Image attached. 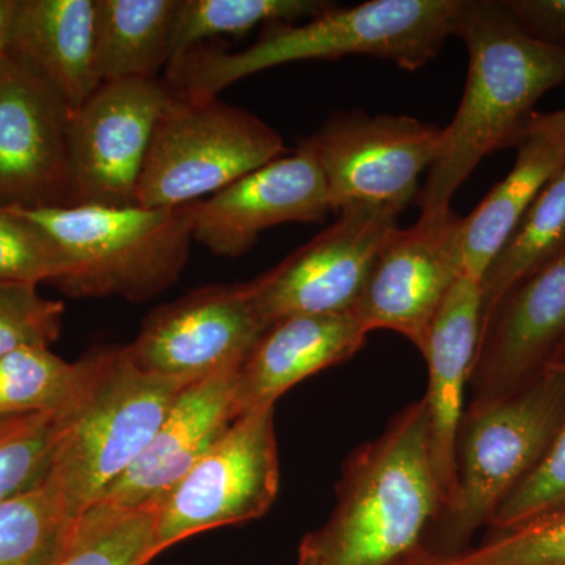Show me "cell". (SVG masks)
Returning <instances> with one entry per match:
<instances>
[{
	"mask_svg": "<svg viewBox=\"0 0 565 565\" xmlns=\"http://www.w3.org/2000/svg\"><path fill=\"white\" fill-rule=\"evenodd\" d=\"M452 35L463 41L468 73L441 150L416 195L422 214L451 210L482 159L514 147L546 92L565 82V46L535 39L494 0H462Z\"/></svg>",
	"mask_w": 565,
	"mask_h": 565,
	"instance_id": "1",
	"label": "cell"
},
{
	"mask_svg": "<svg viewBox=\"0 0 565 565\" xmlns=\"http://www.w3.org/2000/svg\"><path fill=\"white\" fill-rule=\"evenodd\" d=\"M444 508L419 399L345 462L332 515L305 537L297 565L399 564Z\"/></svg>",
	"mask_w": 565,
	"mask_h": 565,
	"instance_id": "2",
	"label": "cell"
},
{
	"mask_svg": "<svg viewBox=\"0 0 565 565\" xmlns=\"http://www.w3.org/2000/svg\"><path fill=\"white\" fill-rule=\"evenodd\" d=\"M462 0H371L334 6L302 24L275 22L247 50L225 52L202 44L167 66L174 93L215 98L236 82L277 66L364 55L418 71L452 35Z\"/></svg>",
	"mask_w": 565,
	"mask_h": 565,
	"instance_id": "3",
	"label": "cell"
},
{
	"mask_svg": "<svg viewBox=\"0 0 565 565\" xmlns=\"http://www.w3.org/2000/svg\"><path fill=\"white\" fill-rule=\"evenodd\" d=\"M81 364L73 392L54 412L50 470L76 516L128 471L182 390L192 384L147 373L126 345L96 349Z\"/></svg>",
	"mask_w": 565,
	"mask_h": 565,
	"instance_id": "4",
	"label": "cell"
},
{
	"mask_svg": "<svg viewBox=\"0 0 565 565\" xmlns=\"http://www.w3.org/2000/svg\"><path fill=\"white\" fill-rule=\"evenodd\" d=\"M17 210L61 248L66 270L54 286L71 297L143 302L174 285L191 255L193 203Z\"/></svg>",
	"mask_w": 565,
	"mask_h": 565,
	"instance_id": "5",
	"label": "cell"
},
{
	"mask_svg": "<svg viewBox=\"0 0 565 565\" xmlns=\"http://www.w3.org/2000/svg\"><path fill=\"white\" fill-rule=\"evenodd\" d=\"M564 416L565 370L556 364L512 392L473 397L457 434L455 493L434 523L449 544L492 522L541 462Z\"/></svg>",
	"mask_w": 565,
	"mask_h": 565,
	"instance_id": "6",
	"label": "cell"
},
{
	"mask_svg": "<svg viewBox=\"0 0 565 565\" xmlns=\"http://www.w3.org/2000/svg\"><path fill=\"white\" fill-rule=\"evenodd\" d=\"M286 152L280 132L252 111L217 96L193 98L172 90L152 136L137 204L202 202Z\"/></svg>",
	"mask_w": 565,
	"mask_h": 565,
	"instance_id": "7",
	"label": "cell"
},
{
	"mask_svg": "<svg viewBox=\"0 0 565 565\" xmlns=\"http://www.w3.org/2000/svg\"><path fill=\"white\" fill-rule=\"evenodd\" d=\"M444 128L407 115L334 111L303 143L313 152L330 210L353 206L404 211L419 178L433 169Z\"/></svg>",
	"mask_w": 565,
	"mask_h": 565,
	"instance_id": "8",
	"label": "cell"
},
{
	"mask_svg": "<svg viewBox=\"0 0 565 565\" xmlns=\"http://www.w3.org/2000/svg\"><path fill=\"white\" fill-rule=\"evenodd\" d=\"M275 407L237 416L156 511L158 553L182 539L259 519L280 487Z\"/></svg>",
	"mask_w": 565,
	"mask_h": 565,
	"instance_id": "9",
	"label": "cell"
},
{
	"mask_svg": "<svg viewBox=\"0 0 565 565\" xmlns=\"http://www.w3.org/2000/svg\"><path fill=\"white\" fill-rule=\"evenodd\" d=\"M172 98L166 81L103 82L68 125L70 206H132L156 126Z\"/></svg>",
	"mask_w": 565,
	"mask_h": 565,
	"instance_id": "10",
	"label": "cell"
},
{
	"mask_svg": "<svg viewBox=\"0 0 565 565\" xmlns=\"http://www.w3.org/2000/svg\"><path fill=\"white\" fill-rule=\"evenodd\" d=\"M403 211L353 206L274 269L247 282L267 327L303 315L351 313L390 233Z\"/></svg>",
	"mask_w": 565,
	"mask_h": 565,
	"instance_id": "11",
	"label": "cell"
},
{
	"mask_svg": "<svg viewBox=\"0 0 565 565\" xmlns=\"http://www.w3.org/2000/svg\"><path fill=\"white\" fill-rule=\"evenodd\" d=\"M463 275V217L422 214L394 230L375 255L352 313L367 333L392 330L423 352L446 297Z\"/></svg>",
	"mask_w": 565,
	"mask_h": 565,
	"instance_id": "12",
	"label": "cell"
},
{
	"mask_svg": "<svg viewBox=\"0 0 565 565\" xmlns=\"http://www.w3.org/2000/svg\"><path fill=\"white\" fill-rule=\"evenodd\" d=\"M266 329L247 282L211 285L156 308L126 349L147 373L195 382L241 370Z\"/></svg>",
	"mask_w": 565,
	"mask_h": 565,
	"instance_id": "13",
	"label": "cell"
},
{
	"mask_svg": "<svg viewBox=\"0 0 565 565\" xmlns=\"http://www.w3.org/2000/svg\"><path fill=\"white\" fill-rule=\"evenodd\" d=\"M71 114L50 84L0 58V206H70Z\"/></svg>",
	"mask_w": 565,
	"mask_h": 565,
	"instance_id": "14",
	"label": "cell"
},
{
	"mask_svg": "<svg viewBox=\"0 0 565 565\" xmlns=\"http://www.w3.org/2000/svg\"><path fill=\"white\" fill-rule=\"evenodd\" d=\"M329 212L321 170L300 140L296 150L193 203V241L214 255L239 258L266 230L322 222Z\"/></svg>",
	"mask_w": 565,
	"mask_h": 565,
	"instance_id": "15",
	"label": "cell"
},
{
	"mask_svg": "<svg viewBox=\"0 0 565 565\" xmlns=\"http://www.w3.org/2000/svg\"><path fill=\"white\" fill-rule=\"evenodd\" d=\"M565 343V243L523 278L481 329L471 367L473 397L525 385Z\"/></svg>",
	"mask_w": 565,
	"mask_h": 565,
	"instance_id": "16",
	"label": "cell"
},
{
	"mask_svg": "<svg viewBox=\"0 0 565 565\" xmlns=\"http://www.w3.org/2000/svg\"><path fill=\"white\" fill-rule=\"evenodd\" d=\"M237 373L225 371L185 386L136 462L96 504L156 509L237 416ZM95 505V504H93Z\"/></svg>",
	"mask_w": 565,
	"mask_h": 565,
	"instance_id": "17",
	"label": "cell"
},
{
	"mask_svg": "<svg viewBox=\"0 0 565 565\" xmlns=\"http://www.w3.org/2000/svg\"><path fill=\"white\" fill-rule=\"evenodd\" d=\"M481 310L482 281L463 274L438 311L422 352L429 373L423 401L445 508L456 489L457 434L465 412V386L470 385L481 340Z\"/></svg>",
	"mask_w": 565,
	"mask_h": 565,
	"instance_id": "18",
	"label": "cell"
},
{
	"mask_svg": "<svg viewBox=\"0 0 565 565\" xmlns=\"http://www.w3.org/2000/svg\"><path fill=\"white\" fill-rule=\"evenodd\" d=\"M367 334L352 311L291 316L274 322L237 373L241 414L275 407L292 386L355 355Z\"/></svg>",
	"mask_w": 565,
	"mask_h": 565,
	"instance_id": "19",
	"label": "cell"
},
{
	"mask_svg": "<svg viewBox=\"0 0 565 565\" xmlns=\"http://www.w3.org/2000/svg\"><path fill=\"white\" fill-rule=\"evenodd\" d=\"M7 55L77 110L103 84L95 58V0H20Z\"/></svg>",
	"mask_w": 565,
	"mask_h": 565,
	"instance_id": "20",
	"label": "cell"
},
{
	"mask_svg": "<svg viewBox=\"0 0 565 565\" xmlns=\"http://www.w3.org/2000/svg\"><path fill=\"white\" fill-rule=\"evenodd\" d=\"M516 147L511 172L463 217V274L475 280L484 281L527 207L565 166L564 148L542 137H525Z\"/></svg>",
	"mask_w": 565,
	"mask_h": 565,
	"instance_id": "21",
	"label": "cell"
},
{
	"mask_svg": "<svg viewBox=\"0 0 565 565\" xmlns=\"http://www.w3.org/2000/svg\"><path fill=\"white\" fill-rule=\"evenodd\" d=\"M178 0H95V58L103 82L156 79L169 66Z\"/></svg>",
	"mask_w": 565,
	"mask_h": 565,
	"instance_id": "22",
	"label": "cell"
},
{
	"mask_svg": "<svg viewBox=\"0 0 565 565\" xmlns=\"http://www.w3.org/2000/svg\"><path fill=\"white\" fill-rule=\"evenodd\" d=\"M565 243V166L527 207L482 281L481 329L494 308Z\"/></svg>",
	"mask_w": 565,
	"mask_h": 565,
	"instance_id": "23",
	"label": "cell"
},
{
	"mask_svg": "<svg viewBox=\"0 0 565 565\" xmlns=\"http://www.w3.org/2000/svg\"><path fill=\"white\" fill-rule=\"evenodd\" d=\"M76 520L47 473L40 484L0 503V565H51Z\"/></svg>",
	"mask_w": 565,
	"mask_h": 565,
	"instance_id": "24",
	"label": "cell"
},
{
	"mask_svg": "<svg viewBox=\"0 0 565 565\" xmlns=\"http://www.w3.org/2000/svg\"><path fill=\"white\" fill-rule=\"evenodd\" d=\"M334 6L322 0H178L170 63L204 41L245 35L275 22L310 21Z\"/></svg>",
	"mask_w": 565,
	"mask_h": 565,
	"instance_id": "25",
	"label": "cell"
},
{
	"mask_svg": "<svg viewBox=\"0 0 565 565\" xmlns=\"http://www.w3.org/2000/svg\"><path fill=\"white\" fill-rule=\"evenodd\" d=\"M158 555L154 509L95 504L77 516L51 565H145Z\"/></svg>",
	"mask_w": 565,
	"mask_h": 565,
	"instance_id": "26",
	"label": "cell"
},
{
	"mask_svg": "<svg viewBox=\"0 0 565 565\" xmlns=\"http://www.w3.org/2000/svg\"><path fill=\"white\" fill-rule=\"evenodd\" d=\"M81 360L70 363L50 348H22L0 359V414L57 412L81 375Z\"/></svg>",
	"mask_w": 565,
	"mask_h": 565,
	"instance_id": "27",
	"label": "cell"
},
{
	"mask_svg": "<svg viewBox=\"0 0 565 565\" xmlns=\"http://www.w3.org/2000/svg\"><path fill=\"white\" fill-rule=\"evenodd\" d=\"M54 446L55 423L51 412L0 419V503L46 478Z\"/></svg>",
	"mask_w": 565,
	"mask_h": 565,
	"instance_id": "28",
	"label": "cell"
},
{
	"mask_svg": "<svg viewBox=\"0 0 565 565\" xmlns=\"http://www.w3.org/2000/svg\"><path fill=\"white\" fill-rule=\"evenodd\" d=\"M422 565H565V508L503 531L471 552Z\"/></svg>",
	"mask_w": 565,
	"mask_h": 565,
	"instance_id": "29",
	"label": "cell"
},
{
	"mask_svg": "<svg viewBox=\"0 0 565 565\" xmlns=\"http://www.w3.org/2000/svg\"><path fill=\"white\" fill-rule=\"evenodd\" d=\"M66 262L61 248L17 207L0 206V282L61 280Z\"/></svg>",
	"mask_w": 565,
	"mask_h": 565,
	"instance_id": "30",
	"label": "cell"
},
{
	"mask_svg": "<svg viewBox=\"0 0 565 565\" xmlns=\"http://www.w3.org/2000/svg\"><path fill=\"white\" fill-rule=\"evenodd\" d=\"M65 305L39 285L0 282V359L22 348H50L62 332Z\"/></svg>",
	"mask_w": 565,
	"mask_h": 565,
	"instance_id": "31",
	"label": "cell"
},
{
	"mask_svg": "<svg viewBox=\"0 0 565 565\" xmlns=\"http://www.w3.org/2000/svg\"><path fill=\"white\" fill-rule=\"evenodd\" d=\"M556 364V363H550ZM561 366V364H556ZM565 508V416L541 462L494 512L490 525L498 531L520 525Z\"/></svg>",
	"mask_w": 565,
	"mask_h": 565,
	"instance_id": "32",
	"label": "cell"
},
{
	"mask_svg": "<svg viewBox=\"0 0 565 565\" xmlns=\"http://www.w3.org/2000/svg\"><path fill=\"white\" fill-rule=\"evenodd\" d=\"M504 6L535 39L565 46V0H504Z\"/></svg>",
	"mask_w": 565,
	"mask_h": 565,
	"instance_id": "33",
	"label": "cell"
},
{
	"mask_svg": "<svg viewBox=\"0 0 565 565\" xmlns=\"http://www.w3.org/2000/svg\"><path fill=\"white\" fill-rule=\"evenodd\" d=\"M542 137V139L559 145L565 150V109L550 114H534L519 134L514 147L525 137Z\"/></svg>",
	"mask_w": 565,
	"mask_h": 565,
	"instance_id": "34",
	"label": "cell"
},
{
	"mask_svg": "<svg viewBox=\"0 0 565 565\" xmlns=\"http://www.w3.org/2000/svg\"><path fill=\"white\" fill-rule=\"evenodd\" d=\"M18 6L20 0H0V58L6 57L9 51Z\"/></svg>",
	"mask_w": 565,
	"mask_h": 565,
	"instance_id": "35",
	"label": "cell"
},
{
	"mask_svg": "<svg viewBox=\"0 0 565 565\" xmlns=\"http://www.w3.org/2000/svg\"><path fill=\"white\" fill-rule=\"evenodd\" d=\"M550 363H556V364H561V366H565V359L553 360V362H550Z\"/></svg>",
	"mask_w": 565,
	"mask_h": 565,
	"instance_id": "36",
	"label": "cell"
},
{
	"mask_svg": "<svg viewBox=\"0 0 565 565\" xmlns=\"http://www.w3.org/2000/svg\"><path fill=\"white\" fill-rule=\"evenodd\" d=\"M565 353V343L563 344V348L559 349V352L556 353L555 359L557 355H564Z\"/></svg>",
	"mask_w": 565,
	"mask_h": 565,
	"instance_id": "37",
	"label": "cell"
},
{
	"mask_svg": "<svg viewBox=\"0 0 565 565\" xmlns=\"http://www.w3.org/2000/svg\"><path fill=\"white\" fill-rule=\"evenodd\" d=\"M557 359H565V353H564V355H557L555 360H557Z\"/></svg>",
	"mask_w": 565,
	"mask_h": 565,
	"instance_id": "38",
	"label": "cell"
},
{
	"mask_svg": "<svg viewBox=\"0 0 565 565\" xmlns=\"http://www.w3.org/2000/svg\"><path fill=\"white\" fill-rule=\"evenodd\" d=\"M416 565H418V563H416Z\"/></svg>",
	"mask_w": 565,
	"mask_h": 565,
	"instance_id": "39",
	"label": "cell"
}]
</instances>
